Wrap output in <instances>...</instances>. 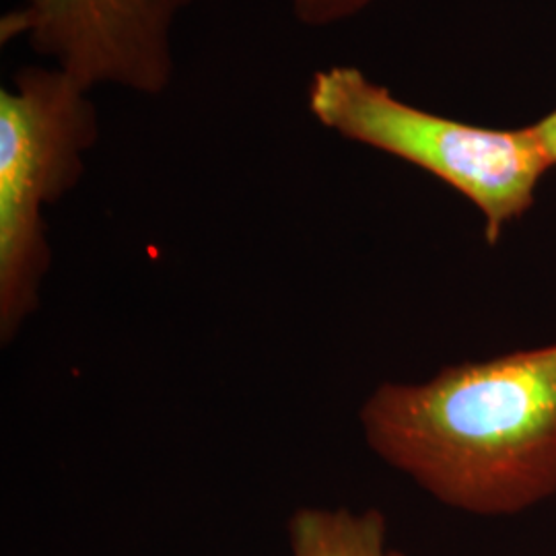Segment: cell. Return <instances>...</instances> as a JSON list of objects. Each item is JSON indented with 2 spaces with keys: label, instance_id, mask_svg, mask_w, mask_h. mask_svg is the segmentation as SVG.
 <instances>
[{
  "label": "cell",
  "instance_id": "3",
  "mask_svg": "<svg viewBox=\"0 0 556 556\" xmlns=\"http://www.w3.org/2000/svg\"><path fill=\"white\" fill-rule=\"evenodd\" d=\"M100 139L91 91L56 66H25L0 89V338L40 307L52 250L43 213L66 197Z\"/></svg>",
  "mask_w": 556,
  "mask_h": 556
},
{
  "label": "cell",
  "instance_id": "4",
  "mask_svg": "<svg viewBox=\"0 0 556 556\" xmlns=\"http://www.w3.org/2000/svg\"><path fill=\"white\" fill-rule=\"evenodd\" d=\"M197 0H23L0 17V43L29 48L93 91L160 98L176 75L174 27Z\"/></svg>",
  "mask_w": 556,
  "mask_h": 556
},
{
  "label": "cell",
  "instance_id": "6",
  "mask_svg": "<svg viewBox=\"0 0 556 556\" xmlns=\"http://www.w3.org/2000/svg\"><path fill=\"white\" fill-rule=\"evenodd\" d=\"M371 0H291L293 17L305 27H328L358 15Z\"/></svg>",
  "mask_w": 556,
  "mask_h": 556
},
{
  "label": "cell",
  "instance_id": "7",
  "mask_svg": "<svg viewBox=\"0 0 556 556\" xmlns=\"http://www.w3.org/2000/svg\"><path fill=\"white\" fill-rule=\"evenodd\" d=\"M536 132L538 140L546 153V157L551 161V165H556V110L553 114H548L546 118L540 119L538 124L532 126Z\"/></svg>",
  "mask_w": 556,
  "mask_h": 556
},
{
  "label": "cell",
  "instance_id": "5",
  "mask_svg": "<svg viewBox=\"0 0 556 556\" xmlns=\"http://www.w3.org/2000/svg\"><path fill=\"white\" fill-rule=\"evenodd\" d=\"M386 532L378 509L301 507L287 523L291 556H404L388 548Z\"/></svg>",
  "mask_w": 556,
  "mask_h": 556
},
{
  "label": "cell",
  "instance_id": "1",
  "mask_svg": "<svg viewBox=\"0 0 556 556\" xmlns=\"http://www.w3.org/2000/svg\"><path fill=\"white\" fill-rule=\"evenodd\" d=\"M374 454L475 516H514L556 493V344L381 383L361 408Z\"/></svg>",
  "mask_w": 556,
  "mask_h": 556
},
{
  "label": "cell",
  "instance_id": "2",
  "mask_svg": "<svg viewBox=\"0 0 556 556\" xmlns=\"http://www.w3.org/2000/svg\"><path fill=\"white\" fill-rule=\"evenodd\" d=\"M307 110L342 139L406 161L470 200L495 245L511 220L536 199L553 167L532 126L482 128L415 108L357 66L319 68L307 87Z\"/></svg>",
  "mask_w": 556,
  "mask_h": 556
}]
</instances>
